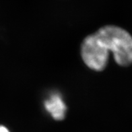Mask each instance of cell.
<instances>
[{"instance_id": "cell-1", "label": "cell", "mask_w": 132, "mask_h": 132, "mask_svg": "<svg viewBox=\"0 0 132 132\" xmlns=\"http://www.w3.org/2000/svg\"><path fill=\"white\" fill-rule=\"evenodd\" d=\"M109 52L119 65L132 63V37L125 30L106 25L87 36L81 45V56L87 67L103 71L106 67Z\"/></svg>"}, {"instance_id": "cell-2", "label": "cell", "mask_w": 132, "mask_h": 132, "mask_svg": "<svg viewBox=\"0 0 132 132\" xmlns=\"http://www.w3.org/2000/svg\"><path fill=\"white\" fill-rule=\"evenodd\" d=\"M45 107L54 119L61 121L65 117L67 107L59 94L51 96L45 102Z\"/></svg>"}, {"instance_id": "cell-3", "label": "cell", "mask_w": 132, "mask_h": 132, "mask_svg": "<svg viewBox=\"0 0 132 132\" xmlns=\"http://www.w3.org/2000/svg\"><path fill=\"white\" fill-rule=\"evenodd\" d=\"M0 132H10L8 130V129L7 127H5L4 125H0Z\"/></svg>"}]
</instances>
